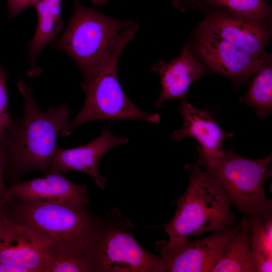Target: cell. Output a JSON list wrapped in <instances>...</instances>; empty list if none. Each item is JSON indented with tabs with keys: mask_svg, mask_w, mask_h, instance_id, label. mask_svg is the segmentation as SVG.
Returning <instances> with one entry per match:
<instances>
[{
	"mask_svg": "<svg viewBox=\"0 0 272 272\" xmlns=\"http://www.w3.org/2000/svg\"><path fill=\"white\" fill-rule=\"evenodd\" d=\"M17 86L24 99L23 117L13 119L0 141L5 156L4 174L7 172L14 183L29 171L44 174L49 172L58 148L57 136L67 126L71 117L69 107L63 104L42 111L30 86L21 79Z\"/></svg>",
	"mask_w": 272,
	"mask_h": 272,
	"instance_id": "obj_1",
	"label": "cell"
},
{
	"mask_svg": "<svg viewBox=\"0 0 272 272\" xmlns=\"http://www.w3.org/2000/svg\"><path fill=\"white\" fill-rule=\"evenodd\" d=\"M5 127L0 123V140L3 138L5 133Z\"/></svg>",
	"mask_w": 272,
	"mask_h": 272,
	"instance_id": "obj_30",
	"label": "cell"
},
{
	"mask_svg": "<svg viewBox=\"0 0 272 272\" xmlns=\"http://www.w3.org/2000/svg\"><path fill=\"white\" fill-rule=\"evenodd\" d=\"M240 227L238 222L232 227L216 229L205 238L187 240L169 248L156 245L168 272H212Z\"/></svg>",
	"mask_w": 272,
	"mask_h": 272,
	"instance_id": "obj_9",
	"label": "cell"
},
{
	"mask_svg": "<svg viewBox=\"0 0 272 272\" xmlns=\"http://www.w3.org/2000/svg\"><path fill=\"white\" fill-rule=\"evenodd\" d=\"M91 3L97 7H101L109 0H90Z\"/></svg>",
	"mask_w": 272,
	"mask_h": 272,
	"instance_id": "obj_29",
	"label": "cell"
},
{
	"mask_svg": "<svg viewBox=\"0 0 272 272\" xmlns=\"http://www.w3.org/2000/svg\"><path fill=\"white\" fill-rule=\"evenodd\" d=\"M41 1L42 0H29V2L30 6L34 7L36 4L41 2Z\"/></svg>",
	"mask_w": 272,
	"mask_h": 272,
	"instance_id": "obj_31",
	"label": "cell"
},
{
	"mask_svg": "<svg viewBox=\"0 0 272 272\" xmlns=\"http://www.w3.org/2000/svg\"><path fill=\"white\" fill-rule=\"evenodd\" d=\"M272 271V256L259 251L251 250L247 264V272Z\"/></svg>",
	"mask_w": 272,
	"mask_h": 272,
	"instance_id": "obj_22",
	"label": "cell"
},
{
	"mask_svg": "<svg viewBox=\"0 0 272 272\" xmlns=\"http://www.w3.org/2000/svg\"><path fill=\"white\" fill-rule=\"evenodd\" d=\"M272 59L268 54L260 69L254 75L246 93L240 102L252 108L259 118H264L272 112Z\"/></svg>",
	"mask_w": 272,
	"mask_h": 272,
	"instance_id": "obj_17",
	"label": "cell"
},
{
	"mask_svg": "<svg viewBox=\"0 0 272 272\" xmlns=\"http://www.w3.org/2000/svg\"><path fill=\"white\" fill-rule=\"evenodd\" d=\"M8 5L9 18L17 16L30 7L29 0H8Z\"/></svg>",
	"mask_w": 272,
	"mask_h": 272,
	"instance_id": "obj_25",
	"label": "cell"
},
{
	"mask_svg": "<svg viewBox=\"0 0 272 272\" xmlns=\"http://www.w3.org/2000/svg\"><path fill=\"white\" fill-rule=\"evenodd\" d=\"M198 27L257 57L267 54L265 47L271 37V19L254 20L210 12Z\"/></svg>",
	"mask_w": 272,
	"mask_h": 272,
	"instance_id": "obj_11",
	"label": "cell"
},
{
	"mask_svg": "<svg viewBox=\"0 0 272 272\" xmlns=\"http://www.w3.org/2000/svg\"><path fill=\"white\" fill-rule=\"evenodd\" d=\"M152 70L159 75L161 85L156 108L167 101L184 99L190 86L208 72L189 43L184 45L176 57L168 62L160 60Z\"/></svg>",
	"mask_w": 272,
	"mask_h": 272,
	"instance_id": "obj_13",
	"label": "cell"
},
{
	"mask_svg": "<svg viewBox=\"0 0 272 272\" xmlns=\"http://www.w3.org/2000/svg\"><path fill=\"white\" fill-rule=\"evenodd\" d=\"M240 223L239 231L227 246L212 272H247L251 252V227L246 215Z\"/></svg>",
	"mask_w": 272,
	"mask_h": 272,
	"instance_id": "obj_18",
	"label": "cell"
},
{
	"mask_svg": "<svg viewBox=\"0 0 272 272\" xmlns=\"http://www.w3.org/2000/svg\"><path fill=\"white\" fill-rule=\"evenodd\" d=\"M133 231L117 208L95 215L83 248L89 272H167L163 258L145 249Z\"/></svg>",
	"mask_w": 272,
	"mask_h": 272,
	"instance_id": "obj_2",
	"label": "cell"
},
{
	"mask_svg": "<svg viewBox=\"0 0 272 272\" xmlns=\"http://www.w3.org/2000/svg\"><path fill=\"white\" fill-rule=\"evenodd\" d=\"M266 1H269V0H266Z\"/></svg>",
	"mask_w": 272,
	"mask_h": 272,
	"instance_id": "obj_32",
	"label": "cell"
},
{
	"mask_svg": "<svg viewBox=\"0 0 272 272\" xmlns=\"http://www.w3.org/2000/svg\"><path fill=\"white\" fill-rule=\"evenodd\" d=\"M6 208L7 218L36 231L60 251L83 250L95 216L89 206L27 201L11 196Z\"/></svg>",
	"mask_w": 272,
	"mask_h": 272,
	"instance_id": "obj_7",
	"label": "cell"
},
{
	"mask_svg": "<svg viewBox=\"0 0 272 272\" xmlns=\"http://www.w3.org/2000/svg\"><path fill=\"white\" fill-rule=\"evenodd\" d=\"M128 42L120 44L103 63L82 74L81 87L86 94L84 104L59 135H70L81 125L93 120H133L154 124L159 122L160 115L136 107L127 97L119 82L118 61Z\"/></svg>",
	"mask_w": 272,
	"mask_h": 272,
	"instance_id": "obj_6",
	"label": "cell"
},
{
	"mask_svg": "<svg viewBox=\"0 0 272 272\" xmlns=\"http://www.w3.org/2000/svg\"><path fill=\"white\" fill-rule=\"evenodd\" d=\"M53 247L32 229L5 217L0 222V262L46 272Z\"/></svg>",
	"mask_w": 272,
	"mask_h": 272,
	"instance_id": "obj_10",
	"label": "cell"
},
{
	"mask_svg": "<svg viewBox=\"0 0 272 272\" xmlns=\"http://www.w3.org/2000/svg\"><path fill=\"white\" fill-rule=\"evenodd\" d=\"M8 100L6 73L0 65V123L5 128H8L13 121L9 113Z\"/></svg>",
	"mask_w": 272,
	"mask_h": 272,
	"instance_id": "obj_23",
	"label": "cell"
},
{
	"mask_svg": "<svg viewBox=\"0 0 272 272\" xmlns=\"http://www.w3.org/2000/svg\"><path fill=\"white\" fill-rule=\"evenodd\" d=\"M74 13L62 35L52 43L66 53L82 74L103 63L122 43L133 39L134 22L108 17L74 0Z\"/></svg>",
	"mask_w": 272,
	"mask_h": 272,
	"instance_id": "obj_5",
	"label": "cell"
},
{
	"mask_svg": "<svg viewBox=\"0 0 272 272\" xmlns=\"http://www.w3.org/2000/svg\"><path fill=\"white\" fill-rule=\"evenodd\" d=\"M6 217V203L0 200V222Z\"/></svg>",
	"mask_w": 272,
	"mask_h": 272,
	"instance_id": "obj_28",
	"label": "cell"
},
{
	"mask_svg": "<svg viewBox=\"0 0 272 272\" xmlns=\"http://www.w3.org/2000/svg\"><path fill=\"white\" fill-rule=\"evenodd\" d=\"M190 44L207 71L227 77L237 86L248 82L268 54L255 56L198 27Z\"/></svg>",
	"mask_w": 272,
	"mask_h": 272,
	"instance_id": "obj_8",
	"label": "cell"
},
{
	"mask_svg": "<svg viewBox=\"0 0 272 272\" xmlns=\"http://www.w3.org/2000/svg\"><path fill=\"white\" fill-rule=\"evenodd\" d=\"M46 272H89L83 250L67 251L53 248Z\"/></svg>",
	"mask_w": 272,
	"mask_h": 272,
	"instance_id": "obj_20",
	"label": "cell"
},
{
	"mask_svg": "<svg viewBox=\"0 0 272 272\" xmlns=\"http://www.w3.org/2000/svg\"><path fill=\"white\" fill-rule=\"evenodd\" d=\"M266 0H173L179 11L191 8L204 13L213 12L254 20L271 19V8Z\"/></svg>",
	"mask_w": 272,
	"mask_h": 272,
	"instance_id": "obj_16",
	"label": "cell"
},
{
	"mask_svg": "<svg viewBox=\"0 0 272 272\" xmlns=\"http://www.w3.org/2000/svg\"><path fill=\"white\" fill-rule=\"evenodd\" d=\"M85 184H78L63 174L49 171L43 177L17 182L8 187L10 196L32 202L56 201L89 206Z\"/></svg>",
	"mask_w": 272,
	"mask_h": 272,
	"instance_id": "obj_14",
	"label": "cell"
},
{
	"mask_svg": "<svg viewBox=\"0 0 272 272\" xmlns=\"http://www.w3.org/2000/svg\"><path fill=\"white\" fill-rule=\"evenodd\" d=\"M110 125L104 127L97 138L86 145L67 149L58 147L49 171L63 174L69 171H80L89 175L99 188L104 189L106 180L98 170L101 159L113 147L129 141L127 137L114 135L110 131Z\"/></svg>",
	"mask_w": 272,
	"mask_h": 272,
	"instance_id": "obj_12",
	"label": "cell"
},
{
	"mask_svg": "<svg viewBox=\"0 0 272 272\" xmlns=\"http://www.w3.org/2000/svg\"><path fill=\"white\" fill-rule=\"evenodd\" d=\"M247 216L251 227V250L272 256V217L263 220L253 215Z\"/></svg>",
	"mask_w": 272,
	"mask_h": 272,
	"instance_id": "obj_21",
	"label": "cell"
},
{
	"mask_svg": "<svg viewBox=\"0 0 272 272\" xmlns=\"http://www.w3.org/2000/svg\"><path fill=\"white\" fill-rule=\"evenodd\" d=\"M179 112L183 124L181 128L172 135V140L176 142L191 137L200 145L199 147L202 150L216 152L223 150L226 138L234 135L223 130L206 111L194 107L185 98L181 101Z\"/></svg>",
	"mask_w": 272,
	"mask_h": 272,
	"instance_id": "obj_15",
	"label": "cell"
},
{
	"mask_svg": "<svg viewBox=\"0 0 272 272\" xmlns=\"http://www.w3.org/2000/svg\"><path fill=\"white\" fill-rule=\"evenodd\" d=\"M5 156L0 143V200L6 203L11 198L8 191V187L4 181Z\"/></svg>",
	"mask_w": 272,
	"mask_h": 272,
	"instance_id": "obj_24",
	"label": "cell"
},
{
	"mask_svg": "<svg viewBox=\"0 0 272 272\" xmlns=\"http://www.w3.org/2000/svg\"><path fill=\"white\" fill-rule=\"evenodd\" d=\"M48 10L57 17L61 18V0H42Z\"/></svg>",
	"mask_w": 272,
	"mask_h": 272,
	"instance_id": "obj_26",
	"label": "cell"
},
{
	"mask_svg": "<svg viewBox=\"0 0 272 272\" xmlns=\"http://www.w3.org/2000/svg\"><path fill=\"white\" fill-rule=\"evenodd\" d=\"M0 272H30L25 268L0 262Z\"/></svg>",
	"mask_w": 272,
	"mask_h": 272,
	"instance_id": "obj_27",
	"label": "cell"
},
{
	"mask_svg": "<svg viewBox=\"0 0 272 272\" xmlns=\"http://www.w3.org/2000/svg\"><path fill=\"white\" fill-rule=\"evenodd\" d=\"M198 165L222 189L231 205L244 215L263 220L272 217L271 199L264 192L265 182L271 177V154L252 160L236 154L231 148L216 152L197 148Z\"/></svg>",
	"mask_w": 272,
	"mask_h": 272,
	"instance_id": "obj_3",
	"label": "cell"
},
{
	"mask_svg": "<svg viewBox=\"0 0 272 272\" xmlns=\"http://www.w3.org/2000/svg\"><path fill=\"white\" fill-rule=\"evenodd\" d=\"M189 182L184 193L173 202L175 214L163 227L169 240L157 245L169 248L205 232L235 225L237 217L220 187L197 165L188 168Z\"/></svg>",
	"mask_w": 272,
	"mask_h": 272,
	"instance_id": "obj_4",
	"label": "cell"
},
{
	"mask_svg": "<svg viewBox=\"0 0 272 272\" xmlns=\"http://www.w3.org/2000/svg\"><path fill=\"white\" fill-rule=\"evenodd\" d=\"M38 15V25L34 35L29 42L30 74H37L36 59L40 51L60 31L62 26L61 18L52 14L42 1L34 7Z\"/></svg>",
	"mask_w": 272,
	"mask_h": 272,
	"instance_id": "obj_19",
	"label": "cell"
}]
</instances>
